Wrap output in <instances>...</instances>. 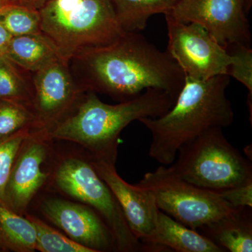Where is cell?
<instances>
[{"mask_svg":"<svg viewBox=\"0 0 252 252\" xmlns=\"http://www.w3.org/2000/svg\"><path fill=\"white\" fill-rule=\"evenodd\" d=\"M70 62L83 90L108 94L122 102L149 89L177 98L185 84V73L168 52L140 32H124L111 44L89 50Z\"/></svg>","mask_w":252,"mask_h":252,"instance_id":"cell-1","label":"cell"},{"mask_svg":"<svg viewBox=\"0 0 252 252\" xmlns=\"http://www.w3.org/2000/svg\"><path fill=\"white\" fill-rule=\"evenodd\" d=\"M230 78L227 74L205 80L185 77L170 110L159 117L140 119L152 135L149 157L161 165H171L184 144L210 129L232 125L234 109L226 94Z\"/></svg>","mask_w":252,"mask_h":252,"instance_id":"cell-2","label":"cell"},{"mask_svg":"<svg viewBox=\"0 0 252 252\" xmlns=\"http://www.w3.org/2000/svg\"><path fill=\"white\" fill-rule=\"evenodd\" d=\"M176 99L165 91L149 89L133 98L109 104L90 91L74 114L56 123L49 135L82 144L95 154L102 153L117 145L119 134L130 123L163 115Z\"/></svg>","mask_w":252,"mask_h":252,"instance_id":"cell-3","label":"cell"},{"mask_svg":"<svg viewBox=\"0 0 252 252\" xmlns=\"http://www.w3.org/2000/svg\"><path fill=\"white\" fill-rule=\"evenodd\" d=\"M39 10L41 33L68 64L125 32L109 0H49Z\"/></svg>","mask_w":252,"mask_h":252,"instance_id":"cell-4","label":"cell"},{"mask_svg":"<svg viewBox=\"0 0 252 252\" xmlns=\"http://www.w3.org/2000/svg\"><path fill=\"white\" fill-rule=\"evenodd\" d=\"M177 155L169 171L200 188L220 192L252 182L251 161L228 142L220 127L184 144Z\"/></svg>","mask_w":252,"mask_h":252,"instance_id":"cell-5","label":"cell"},{"mask_svg":"<svg viewBox=\"0 0 252 252\" xmlns=\"http://www.w3.org/2000/svg\"><path fill=\"white\" fill-rule=\"evenodd\" d=\"M137 185L153 193L159 210L195 230L238 210L230 206L218 192L181 180L165 165L146 173Z\"/></svg>","mask_w":252,"mask_h":252,"instance_id":"cell-6","label":"cell"},{"mask_svg":"<svg viewBox=\"0 0 252 252\" xmlns=\"http://www.w3.org/2000/svg\"><path fill=\"white\" fill-rule=\"evenodd\" d=\"M56 182L63 192L99 212L118 250L143 252L142 244L131 231L117 199L91 163L77 158L64 160L56 172Z\"/></svg>","mask_w":252,"mask_h":252,"instance_id":"cell-7","label":"cell"},{"mask_svg":"<svg viewBox=\"0 0 252 252\" xmlns=\"http://www.w3.org/2000/svg\"><path fill=\"white\" fill-rule=\"evenodd\" d=\"M168 44L166 51L185 77L205 80L227 74L233 57L200 25L182 23L165 15Z\"/></svg>","mask_w":252,"mask_h":252,"instance_id":"cell-8","label":"cell"},{"mask_svg":"<svg viewBox=\"0 0 252 252\" xmlns=\"http://www.w3.org/2000/svg\"><path fill=\"white\" fill-rule=\"evenodd\" d=\"M252 4V0H179L167 14L180 22L198 23L223 46H251Z\"/></svg>","mask_w":252,"mask_h":252,"instance_id":"cell-9","label":"cell"},{"mask_svg":"<svg viewBox=\"0 0 252 252\" xmlns=\"http://www.w3.org/2000/svg\"><path fill=\"white\" fill-rule=\"evenodd\" d=\"M117 149L95 154L91 165L117 199L131 231L142 242L153 234L159 209L150 190L127 183L117 173Z\"/></svg>","mask_w":252,"mask_h":252,"instance_id":"cell-10","label":"cell"},{"mask_svg":"<svg viewBox=\"0 0 252 252\" xmlns=\"http://www.w3.org/2000/svg\"><path fill=\"white\" fill-rule=\"evenodd\" d=\"M33 107L41 125L54 126L62 120L80 97V85L69 64L59 61L34 72Z\"/></svg>","mask_w":252,"mask_h":252,"instance_id":"cell-11","label":"cell"},{"mask_svg":"<svg viewBox=\"0 0 252 252\" xmlns=\"http://www.w3.org/2000/svg\"><path fill=\"white\" fill-rule=\"evenodd\" d=\"M46 130L44 127L39 133H32L20 149L10 172L5 188L4 204L16 213L26 210L47 179V175L41 170L47 155L46 144L41 138Z\"/></svg>","mask_w":252,"mask_h":252,"instance_id":"cell-12","label":"cell"},{"mask_svg":"<svg viewBox=\"0 0 252 252\" xmlns=\"http://www.w3.org/2000/svg\"><path fill=\"white\" fill-rule=\"evenodd\" d=\"M42 210L48 220L80 245L96 252L106 251L115 245L105 222L89 207L51 199L44 202Z\"/></svg>","mask_w":252,"mask_h":252,"instance_id":"cell-13","label":"cell"},{"mask_svg":"<svg viewBox=\"0 0 252 252\" xmlns=\"http://www.w3.org/2000/svg\"><path fill=\"white\" fill-rule=\"evenodd\" d=\"M143 252H225L197 230L177 221L159 210L153 234L141 242Z\"/></svg>","mask_w":252,"mask_h":252,"instance_id":"cell-14","label":"cell"},{"mask_svg":"<svg viewBox=\"0 0 252 252\" xmlns=\"http://www.w3.org/2000/svg\"><path fill=\"white\" fill-rule=\"evenodd\" d=\"M198 230L226 252H251L252 208H239L231 215Z\"/></svg>","mask_w":252,"mask_h":252,"instance_id":"cell-15","label":"cell"},{"mask_svg":"<svg viewBox=\"0 0 252 252\" xmlns=\"http://www.w3.org/2000/svg\"><path fill=\"white\" fill-rule=\"evenodd\" d=\"M4 57L21 69L33 73L62 61L42 33L13 36Z\"/></svg>","mask_w":252,"mask_h":252,"instance_id":"cell-16","label":"cell"},{"mask_svg":"<svg viewBox=\"0 0 252 252\" xmlns=\"http://www.w3.org/2000/svg\"><path fill=\"white\" fill-rule=\"evenodd\" d=\"M118 21L125 32H140L149 18L156 14H167L179 0H109Z\"/></svg>","mask_w":252,"mask_h":252,"instance_id":"cell-17","label":"cell"},{"mask_svg":"<svg viewBox=\"0 0 252 252\" xmlns=\"http://www.w3.org/2000/svg\"><path fill=\"white\" fill-rule=\"evenodd\" d=\"M35 245L36 232L31 222L0 203V250L32 252Z\"/></svg>","mask_w":252,"mask_h":252,"instance_id":"cell-18","label":"cell"},{"mask_svg":"<svg viewBox=\"0 0 252 252\" xmlns=\"http://www.w3.org/2000/svg\"><path fill=\"white\" fill-rule=\"evenodd\" d=\"M21 67L4 56L0 57V99L33 107L34 89Z\"/></svg>","mask_w":252,"mask_h":252,"instance_id":"cell-19","label":"cell"},{"mask_svg":"<svg viewBox=\"0 0 252 252\" xmlns=\"http://www.w3.org/2000/svg\"><path fill=\"white\" fill-rule=\"evenodd\" d=\"M0 22L13 36L41 34L39 10L9 1L0 10Z\"/></svg>","mask_w":252,"mask_h":252,"instance_id":"cell-20","label":"cell"},{"mask_svg":"<svg viewBox=\"0 0 252 252\" xmlns=\"http://www.w3.org/2000/svg\"><path fill=\"white\" fill-rule=\"evenodd\" d=\"M36 232L35 250L41 252H96L67 238L36 217H26Z\"/></svg>","mask_w":252,"mask_h":252,"instance_id":"cell-21","label":"cell"},{"mask_svg":"<svg viewBox=\"0 0 252 252\" xmlns=\"http://www.w3.org/2000/svg\"><path fill=\"white\" fill-rule=\"evenodd\" d=\"M32 125L43 126L30 107L13 101L0 99V141Z\"/></svg>","mask_w":252,"mask_h":252,"instance_id":"cell-22","label":"cell"},{"mask_svg":"<svg viewBox=\"0 0 252 252\" xmlns=\"http://www.w3.org/2000/svg\"><path fill=\"white\" fill-rule=\"evenodd\" d=\"M227 52L233 57L228 67L227 75L234 78L243 84L248 90V105L252 115V49L251 46L241 44H231L225 46Z\"/></svg>","mask_w":252,"mask_h":252,"instance_id":"cell-23","label":"cell"},{"mask_svg":"<svg viewBox=\"0 0 252 252\" xmlns=\"http://www.w3.org/2000/svg\"><path fill=\"white\" fill-rule=\"evenodd\" d=\"M32 126L0 141V203L4 204V192L16 158L23 144L32 135Z\"/></svg>","mask_w":252,"mask_h":252,"instance_id":"cell-24","label":"cell"},{"mask_svg":"<svg viewBox=\"0 0 252 252\" xmlns=\"http://www.w3.org/2000/svg\"><path fill=\"white\" fill-rule=\"evenodd\" d=\"M233 208L252 207V182L218 192Z\"/></svg>","mask_w":252,"mask_h":252,"instance_id":"cell-25","label":"cell"},{"mask_svg":"<svg viewBox=\"0 0 252 252\" xmlns=\"http://www.w3.org/2000/svg\"><path fill=\"white\" fill-rule=\"evenodd\" d=\"M13 36L0 22V57L4 56Z\"/></svg>","mask_w":252,"mask_h":252,"instance_id":"cell-26","label":"cell"},{"mask_svg":"<svg viewBox=\"0 0 252 252\" xmlns=\"http://www.w3.org/2000/svg\"><path fill=\"white\" fill-rule=\"evenodd\" d=\"M10 1L39 9L49 0H10Z\"/></svg>","mask_w":252,"mask_h":252,"instance_id":"cell-27","label":"cell"},{"mask_svg":"<svg viewBox=\"0 0 252 252\" xmlns=\"http://www.w3.org/2000/svg\"><path fill=\"white\" fill-rule=\"evenodd\" d=\"M9 1H10V0H0V10L2 9L3 6H4L5 4H7Z\"/></svg>","mask_w":252,"mask_h":252,"instance_id":"cell-28","label":"cell"}]
</instances>
